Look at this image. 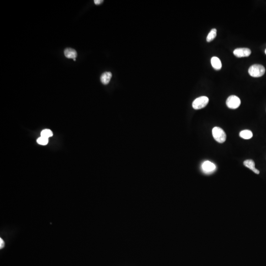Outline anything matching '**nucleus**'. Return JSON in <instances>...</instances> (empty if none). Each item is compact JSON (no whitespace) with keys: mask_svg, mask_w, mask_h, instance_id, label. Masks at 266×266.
<instances>
[{"mask_svg":"<svg viewBox=\"0 0 266 266\" xmlns=\"http://www.w3.org/2000/svg\"><path fill=\"white\" fill-rule=\"evenodd\" d=\"M76 59H74V61H76Z\"/></svg>","mask_w":266,"mask_h":266,"instance_id":"f3484780","label":"nucleus"},{"mask_svg":"<svg viewBox=\"0 0 266 266\" xmlns=\"http://www.w3.org/2000/svg\"><path fill=\"white\" fill-rule=\"evenodd\" d=\"M103 2V0H95L94 3L95 5H99L102 4Z\"/></svg>","mask_w":266,"mask_h":266,"instance_id":"dca6fc26","label":"nucleus"},{"mask_svg":"<svg viewBox=\"0 0 266 266\" xmlns=\"http://www.w3.org/2000/svg\"><path fill=\"white\" fill-rule=\"evenodd\" d=\"M209 99L206 96L198 97L193 102L192 107L195 109H202L209 103Z\"/></svg>","mask_w":266,"mask_h":266,"instance_id":"7ed1b4c3","label":"nucleus"},{"mask_svg":"<svg viewBox=\"0 0 266 266\" xmlns=\"http://www.w3.org/2000/svg\"><path fill=\"white\" fill-rule=\"evenodd\" d=\"M241 101L237 96L232 95L229 96L226 100L227 107L231 109H236L240 106Z\"/></svg>","mask_w":266,"mask_h":266,"instance_id":"20e7f679","label":"nucleus"},{"mask_svg":"<svg viewBox=\"0 0 266 266\" xmlns=\"http://www.w3.org/2000/svg\"><path fill=\"white\" fill-rule=\"evenodd\" d=\"M37 141L39 145H46L48 144V139L41 136V137H39V138L37 139Z\"/></svg>","mask_w":266,"mask_h":266,"instance_id":"4468645a","label":"nucleus"},{"mask_svg":"<svg viewBox=\"0 0 266 266\" xmlns=\"http://www.w3.org/2000/svg\"><path fill=\"white\" fill-rule=\"evenodd\" d=\"M112 77V74L110 72H104L101 76V81L102 84L107 85L109 84L110 79Z\"/></svg>","mask_w":266,"mask_h":266,"instance_id":"9d476101","label":"nucleus"},{"mask_svg":"<svg viewBox=\"0 0 266 266\" xmlns=\"http://www.w3.org/2000/svg\"><path fill=\"white\" fill-rule=\"evenodd\" d=\"M265 53H266V50H265Z\"/></svg>","mask_w":266,"mask_h":266,"instance_id":"a211bd4d","label":"nucleus"},{"mask_svg":"<svg viewBox=\"0 0 266 266\" xmlns=\"http://www.w3.org/2000/svg\"><path fill=\"white\" fill-rule=\"evenodd\" d=\"M212 135L216 141L223 143L226 140V135L224 130L221 128L215 127L212 130Z\"/></svg>","mask_w":266,"mask_h":266,"instance_id":"f03ea898","label":"nucleus"},{"mask_svg":"<svg viewBox=\"0 0 266 266\" xmlns=\"http://www.w3.org/2000/svg\"><path fill=\"white\" fill-rule=\"evenodd\" d=\"M217 30L216 29H212L211 31H210L209 34L207 37V42H210L212 41L213 39H215L216 36L217 35Z\"/></svg>","mask_w":266,"mask_h":266,"instance_id":"f8f14e48","label":"nucleus"},{"mask_svg":"<svg viewBox=\"0 0 266 266\" xmlns=\"http://www.w3.org/2000/svg\"><path fill=\"white\" fill-rule=\"evenodd\" d=\"M211 63L212 66L215 70H220L222 68L221 62L217 57H213L211 58Z\"/></svg>","mask_w":266,"mask_h":266,"instance_id":"1a4fd4ad","label":"nucleus"},{"mask_svg":"<svg viewBox=\"0 0 266 266\" xmlns=\"http://www.w3.org/2000/svg\"><path fill=\"white\" fill-rule=\"evenodd\" d=\"M239 136L243 139L245 140H248L252 138L253 137L252 132L251 131L248 130H243L240 132L239 133Z\"/></svg>","mask_w":266,"mask_h":266,"instance_id":"9b49d317","label":"nucleus"},{"mask_svg":"<svg viewBox=\"0 0 266 266\" xmlns=\"http://www.w3.org/2000/svg\"><path fill=\"white\" fill-rule=\"evenodd\" d=\"M4 246H5V243H4V240H2L1 238V239H0V248L2 249L4 248Z\"/></svg>","mask_w":266,"mask_h":266,"instance_id":"2eb2a0df","label":"nucleus"},{"mask_svg":"<svg viewBox=\"0 0 266 266\" xmlns=\"http://www.w3.org/2000/svg\"><path fill=\"white\" fill-rule=\"evenodd\" d=\"M252 51L248 48H239L235 49L234 54L237 57H244L249 56Z\"/></svg>","mask_w":266,"mask_h":266,"instance_id":"39448f33","label":"nucleus"},{"mask_svg":"<svg viewBox=\"0 0 266 266\" xmlns=\"http://www.w3.org/2000/svg\"><path fill=\"white\" fill-rule=\"evenodd\" d=\"M243 164L245 167L249 168V169L252 170L253 172L255 174H259L260 173L259 170L255 168V163L252 160H247L244 161V162H243Z\"/></svg>","mask_w":266,"mask_h":266,"instance_id":"0eeeda50","label":"nucleus"},{"mask_svg":"<svg viewBox=\"0 0 266 266\" xmlns=\"http://www.w3.org/2000/svg\"><path fill=\"white\" fill-rule=\"evenodd\" d=\"M64 55L67 58L76 59L77 55V52L72 48H67L64 51Z\"/></svg>","mask_w":266,"mask_h":266,"instance_id":"6e6552de","label":"nucleus"},{"mask_svg":"<svg viewBox=\"0 0 266 266\" xmlns=\"http://www.w3.org/2000/svg\"><path fill=\"white\" fill-rule=\"evenodd\" d=\"M41 136L48 139L53 136V133L51 130L49 129H44L43 130L41 133Z\"/></svg>","mask_w":266,"mask_h":266,"instance_id":"ddd939ff","label":"nucleus"},{"mask_svg":"<svg viewBox=\"0 0 266 266\" xmlns=\"http://www.w3.org/2000/svg\"><path fill=\"white\" fill-rule=\"evenodd\" d=\"M265 72V68L263 66L259 64H254L250 67L248 73L251 76L259 77L263 76Z\"/></svg>","mask_w":266,"mask_h":266,"instance_id":"f257e3e1","label":"nucleus"},{"mask_svg":"<svg viewBox=\"0 0 266 266\" xmlns=\"http://www.w3.org/2000/svg\"><path fill=\"white\" fill-rule=\"evenodd\" d=\"M202 169L206 173H211L215 170L216 166L212 162L206 161L203 164Z\"/></svg>","mask_w":266,"mask_h":266,"instance_id":"423d86ee","label":"nucleus"}]
</instances>
